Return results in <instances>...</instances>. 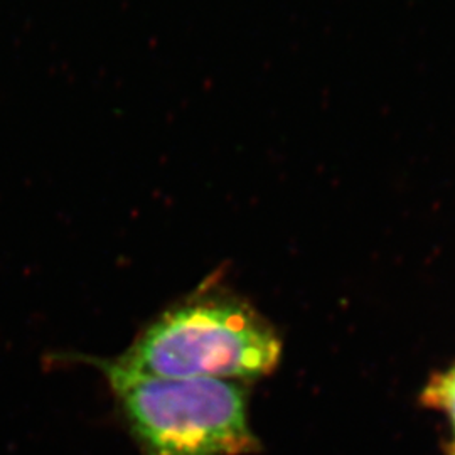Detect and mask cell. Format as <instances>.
<instances>
[{
    "mask_svg": "<svg viewBox=\"0 0 455 455\" xmlns=\"http://www.w3.org/2000/svg\"><path fill=\"white\" fill-rule=\"evenodd\" d=\"M283 344L243 297L208 280L146 325L108 363L137 376L244 383L275 371Z\"/></svg>",
    "mask_w": 455,
    "mask_h": 455,
    "instance_id": "obj_1",
    "label": "cell"
},
{
    "mask_svg": "<svg viewBox=\"0 0 455 455\" xmlns=\"http://www.w3.org/2000/svg\"><path fill=\"white\" fill-rule=\"evenodd\" d=\"M140 455H248L260 442L243 383L169 379L120 371L98 361Z\"/></svg>",
    "mask_w": 455,
    "mask_h": 455,
    "instance_id": "obj_2",
    "label": "cell"
},
{
    "mask_svg": "<svg viewBox=\"0 0 455 455\" xmlns=\"http://www.w3.org/2000/svg\"><path fill=\"white\" fill-rule=\"evenodd\" d=\"M423 403L445 413L451 423L452 442L449 455H455V368L451 371L437 374L423 391Z\"/></svg>",
    "mask_w": 455,
    "mask_h": 455,
    "instance_id": "obj_3",
    "label": "cell"
}]
</instances>
